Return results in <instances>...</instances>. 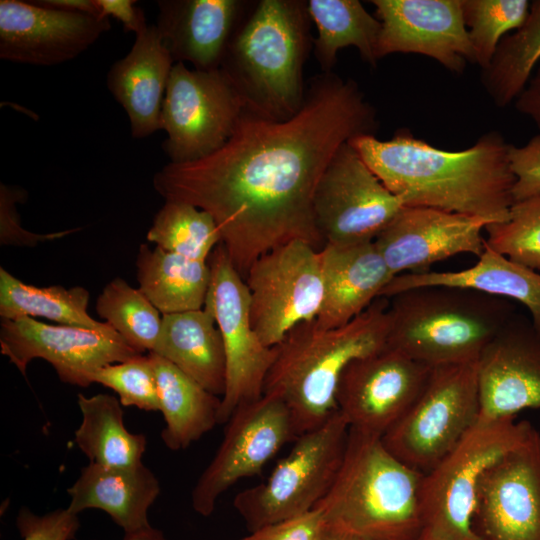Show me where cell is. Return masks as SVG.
Here are the masks:
<instances>
[{
  "mask_svg": "<svg viewBox=\"0 0 540 540\" xmlns=\"http://www.w3.org/2000/svg\"><path fill=\"white\" fill-rule=\"evenodd\" d=\"M377 126L375 108L354 80L322 72L308 81L294 116L274 121L244 111L220 149L169 162L154 174L153 187L165 201L209 213L245 279L258 258L291 241L323 248L313 212L319 180L343 144L375 135Z\"/></svg>",
  "mask_w": 540,
  "mask_h": 540,
  "instance_id": "1",
  "label": "cell"
},
{
  "mask_svg": "<svg viewBox=\"0 0 540 540\" xmlns=\"http://www.w3.org/2000/svg\"><path fill=\"white\" fill-rule=\"evenodd\" d=\"M404 205L425 206L505 222L514 204L509 148L489 131L471 147L446 151L398 130L389 140L364 134L348 142Z\"/></svg>",
  "mask_w": 540,
  "mask_h": 540,
  "instance_id": "2",
  "label": "cell"
},
{
  "mask_svg": "<svg viewBox=\"0 0 540 540\" xmlns=\"http://www.w3.org/2000/svg\"><path fill=\"white\" fill-rule=\"evenodd\" d=\"M389 298H377L344 326L322 328L315 320L294 327L274 346L263 395L288 407L296 436L323 424L336 410L340 377L355 359L386 347Z\"/></svg>",
  "mask_w": 540,
  "mask_h": 540,
  "instance_id": "3",
  "label": "cell"
},
{
  "mask_svg": "<svg viewBox=\"0 0 540 540\" xmlns=\"http://www.w3.org/2000/svg\"><path fill=\"white\" fill-rule=\"evenodd\" d=\"M310 22L303 0H261L248 9L220 66L245 111L283 121L300 110L304 64L314 40Z\"/></svg>",
  "mask_w": 540,
  "mask_h": 540,
  "instance_id": "4",
  "label": "cell"
},
{
  "mask_svg": "<svg viewBox=\"0 0 540 540\" xmlns=\"http://www.w3.org/2000/svg\"><path fill=\"white\" fill-rule=\"evenodd\" d=\"M423 476L392 455L380 437L350 428L336 479L314 508L327 532L353 540H417Z\"/></svg>",
  "mask_w": 540,
  "mask_h": 540,
  "instance_id": "5",
  "label": "cell"
},
{
  "mask_svg": "<svg viewBox=\"0 0 540 540\" xmlns=\"http://www.w3.org/2000/svg\"><path fill=\"white\" fill-rule=\"evenodd\" d=\"M515 314L512 301L480 291L412 288L389 298L386 347L431 367L477 362Z\"/></svg>",
  "mask_w": 540,
  "mask_h": 540,
  "instance_id": "6",
  "label": "cell"
},
{
  "mask_svg": "<svg viewBox=\"0 0 540 540\" xmlns=\"http://www.w3.org/2000/svg\"><path fill=\"white\" fill-rule=\"evenodd\" d=\"M533 426L507 417L479 420L428 473L421 486L417 540H481L472 528L476 492L485 470L523 442Z\"/></svg>",
  "mask_w": 540,
  "mask_h": 540,
  "instance_id": "7",
  "label": "cell"
},
{
  "mask_svg": "<svg viewBox=\"0 0 540 540\" xmlns=\"http://www.w3.org/2000/svg\"><path fill=\"white\" fill-rule=\"evenodd\" d=\"M349 430L336 410L323 424L294 440L266 481L235 496L233 505L250 532L314 509L340 470Z\"/></svg>",
  "mask_w": 540,
  "mask_h": 540,
  "instance_id": "8",
  "label": "cell"
},
{
  "mask_svg": "<svg viewBox=\"0 0 540 540\" xmlns=\"http://www.w3.org/2000/svg\"><path fill=\"white\" fill-rule=\"evenodd\" d=\"M477 362L433 367L414 404L381 438L401 462L426 474L477 423Z\"/></svg>",
  "mask_w": 540,
  "mask_h": 540,
  "instance_id": "9",
  "label": "cell"
},
{
  "mask_svg": "<svg viewBox=\"0 0 540 540\" xmlns=\"http://www.w3.org/2000/svg\"><path fill=\"white\" fill-rule=\"evenodd\" d=\"M245 106L219 68L203 71L175 63L162 105V149L171 163H187L220 149L234 133Z\"/></svg>",
  "mask_w": 540,
  "mask_h": 540,
  "instance_id": "10",
  "label": "cell"
},
{
  "mask_svg": "<svg viewBox=\"0 0 540 540\" xmlns=\"http://www.w3.org/2000/svg\"><path fill=\"white\" fill-rule=\"evenodd\" d=\"M208 263L211 280L204 307L213 314L225 349L226 388L219 412V424H225L238 407L263 396L275 350L255 332L247 284L221 243Z\"/></svg>",
  "mask_w": 540,
  "mask_h": 540,
  "instance_id": "11",
  "label": "cell"
},
{
  "mask_svg": "<svg viewBox=\"0 0 540 540\" xmlns=\"http://www.w3.org/2000/svg\"><path fill=\"white\" fill-rule=\"evenodd\" d=\"M245 282L250 319L262 343L274 347L297 325L315 320L324 285L319 250L294 240L258 258Z\"/></svg>",
  "mask_w": 540,
  "mask_h": 540,
  "instance_id": "12",
  "label": "cell"
},
{
  "mask_svg": "<svg viewBox=\"0 0 540 540\" xmlns=\"http://www.w3.org/2000/svg\"><path fill=\"white\" fill-rule=\"evenodd\" d=\"M403 206L348 142L328 164L313 200L324 244L374 241Z\"/></svg>",
  "mask_w": 540,
  "mask_h": 540,
  "instance_id": "13",
  "label": "cell"
},
{
  "mask_svg": "<svg viewBox=\"0 0 540 540\" xmlns=\"http://www.w3.org/2000/svg\"><path fill=\"white\" fill-rule=\"evenodd\" d=\"M296 438L290 410L278 397L263 395L238 407L226 423L214 458L193 488L195 512L211 515L225 491L239 480L260 473L284 444Z\"/></svg>",
  "mask_w": 540,
  "mask_h": 540,
  "instance_id": "14",
  "label": "cell"
},
{
  "mask_svg": "<svg viewBox=\"0 0 540 540\" xmlns=\"http://www.w3.org/2000/svg\"><path fill=\"white\" fill-rule=\"evenodd\" d=\"M0 348L24 376L32 360L43 359L63 383L79 387L93 384L98 369L142 354L114 329L50 325L31 317L1 319Z\"/></svg>",
  "mask_w": 540,
  "mask_h": 540,
  "instance_id": "15",
  "label": "cell"
},
{
  "mask_svg": "<svg viewBox=\"0 0 540 540\" xmlns=\"http://www.w3.org/2000/svg\"><path fill=\"white\" fill-rule=\"evenodd\" d=\"M433 367L385 347L343 371L337 411L351 429L382 438L424 390Z\"/></svg>",
  "mask_w": 540,
  "mask_h": 540,
  "instance_id": "16",
  "label": "cell"
},
{
  "mask_svg": "<svg viewBox=\"0 0 540 540\" xmlns=\"http://www.w3.org/2000/svg\"><path fill=\"white\" fill-rule=\"evenodd\" d=\"M472 528L481 540H540V432L534 427L483 473Z\"/></svg>",
  "mask_w": 540,
  "mask_h": 540,
  "instance_id": "17",
  "label": "cell"
},
{
  "mask_svg": "<svg viewBox=\"0 0 540 540\" xmlns=\"http://www.w3.org/2000/svg\"><path fill=\"white\" fill-rule=\"evenodd\" d=\"M109 18L42 6L36 1H0V58L36 66L73 60L109 31Z\"/></svg>",
  "mask_w": 540,
  "mask_h": 540,
  "instance_id": "18",
  "label": "cell"
},
{
  "mask_svg": "<svg viewBox=\"0 0 540 540\" xmlns=\"http://www.w3.org/2000/svg\"><path fill=\"white\" fill-rule=\"evenodd\" d=\"M381 23L378 60L393 53H415L462 73L475 53L461 0H372Z\"/></svg>",
  "mask_w": 540,
  "mask_h": 540,
  "instance_id": "19",
  "label": "cell"
},
{
  "mask_svg": "<svg viewBox=\"0 0 540 540\" xmlns=\"http://www.w3.org/2000/svg\"><path fill=\"white\" fill-rule=\"evenodd\" d=\"M487 220L442 209L404 205L374 244L394 276L429 271L431 265L485 248Z\"/></svg>",
  "mask_w": 540,
  "mask_h": 540,
  "instance_id": "20",
  "label": "cell"
},
{
  "mask_svg": "<svg viewBox=\"0 0 540 540\" xmlns=\"http://www.w3.org/2000/svg\"><path fill=\"white\" fill-rule=\"evenodd\" d=\"M479 420L516 417L540 409V333L530 317L515 314L477 360Z\"/></svg>",
  "mask_w": 540,
  "mask_h": 540,
  "instance_id": "21",
  "label": "cell"
},
{
  "mask_svg": "<svg viewBox=\"0 0 540 540\" xmlns=\"http://www.w3.org/2000/svg\"><path fill=\"white\" fill-rule=\"evenodd\" d=\"M243 0H159L156 29L175 63L219 69L229 41L248 11Z\"/></svg>",
  "mask_w": 540,
  "mask_h": 540,
  "instance_id": "22",
  "label": "cell"
},
{
  "mask_svg": "<svg viewBox=\"0 0 540 540\" xmlns=\"http://www.w3.org/2000/svg\"><path fill=\"white\" fill-rule=\"evenodd\" d=\"M173 66L155 25L135 34L130 51L111 65L106 86L125 110L134 138H145L161 129L162 105Z\"/></svg>",
  "mask_w": 540,
  "mask_h": 540,
  "instance_id": "23",
  "label": "cell"
},
{
  "mask_svg": "<svg viewBox=\"0 0 540 540\" xmlns=\"http://www.w3.org/2000/svg\"><path fill=\"white\" fill-rule=\"evenodd\" d=\"M324 285L322 328L344 326L365 311L394 278L374 241L326 243L319 250Z\"/></svg>",
  "mask_w": 540,
  "mask_h": 540,
  "instance_id": "24",
  "label": "cell"
},
{
  "mask_svg": "<svg viewBox=\"0 0 540 540\" xmlns=\"http://www.w3.org/2000/svg\"><path fill=\"white\" fill-rule=\"evenodd\" d=\"M67 493L71 512L100 509L126 533L150 526L148 510L160 493V485L143 463L113 468L89 462Z\"/></svg>",
  "mask_w": 540,
  "mask_h": 540,
  "instance_id": "25",
  "label": "cell"
},
{
  "mask_svg": "<svg viewBox=\"0 0 540 540\" xmlns=\"http://www.w3.org/2000/svg\"><path fill=\"white\" fill-rule=\"evenodd\" d=\"M424 286L467 288L519 302L527 308L533 326L540 333V271L513 261L486 244L473 266L459 271L400 274L385 286L380 297L390 298Z\"/></svg>",
  "mask_w": 540,
  "mask_h": 540,
  "instance_id": "26",
  "label": "cell"
},
{
  "mask_svg": "<svg viewBox=\"0 0 540 540\" xmlns=\"http://www.w3.org/2000/svg\"><path fill=\"white\" fill-rule=\"evenodd\" d=\"M153 353L173 363L210 393L226 388V356L215 318L206 307L162 315Z\"/></svg>",
  "mask_w": 540,
  "mask_h": 540,
  "instance_id": "27",
  "label": "cell"
},
{
  "mask_svg": "<svg viewBox=\"0 0 540 540\" xmlns=\"http://www.w3.org/2000/svg\"><path fill=\"white\" fill-rule=\"evenodd\" d=\"M156 375L165 427L161 439L173 451L183 450L219 424L221 397L204 389L173 363L148 353Z\"/></svg>",
  "mask_w": 540,
  "mask_h": 540,
  "instance_id": "28",
  "label": "cell"
},
{
  "mask_svg": "<svg viewBox=\"0 0 540 540\" xmlns=\"http://www.w3.org/2000/svg\"><path fill=\"white\" fill-rule=\"evenodd\" d=\"M136 268L138 288L162 315L204 307L211 280L208 261L141 244Z\"/></svg>",
  "mask_w": 540,
  "mask_h": 540,
  "instance_id": "29",
  "label": "cell"
},
{
  "mask_svg": "<svg viewBox=\"0 0 540 540\" xmlns=\"http://www.w3.org/2000/svg\"><path fill=\"white\" fill-rule=\"evenodd\" d=\"M77 403L82 420L75 430L74 441L90 463L113 468L142 463L147 439L126 428L119 399L106 393L90 397L79 393Z\"/></svg>",
  "mask_w": 540,
  "mask_h": 540,
  "instance_id": "30",
  "label": "cell"
},
{
  "mask_svg": "<svg viewBox=\"0 0 540 540\" xmlns=\"http://www.w3.org/2000/svg\"><path fill=\"white\" fill-rule=\"evenodd\" d=\"M307 10L316 25L314 54L322 72H332L340 49L353 46L375 67L381 30L378 18L358 0H309Z\"/></svg>",
  "mask_w": 540,
  "mask_h": 540,
  "instance_id": "31",
  "label": "cell"
},
{
  "mask_svg": "<svg viewBox=\"0 0 540 540\" xmlns=\"http://www.w3.org/2000/svg\"><path fill=\"white\" fill-rule=\"evenodd\" d=\"M90 293L82 286L65 288L61 285L37 287L26 284L0 267V317H42L60 325L91 330L113 329L88 313Z\"/></svg>",
  "mask_w": 540,
  "mask_h": 540,
  "instance_id": "32",
  "label": "cell"
},
{
  "mask_svg": "<svg viewBox=\"0 0 540 540\" xmlns=\"http://www.w3.org/2000/svg\"><path fill=\"white\" fill-rule=\"evenodd\" d=\"M540 60V0L530 3L524 24L499 42L481 83L497 107L504 108L523 92Z\"/></svg>",
  "mask_w": 540,
  "mask_h": 540,
  "instance_id": "33",
  "label": "cell"
},
{
  "mask_svg": "<svg viewBox=\"0 0 540 540\" xmlns=\"http://www.w3.org/2000/svg\"><path fill=\"white\" fill-rule=\"evenodd\" d=\"M96 313L140 353L153 352L160 336L162 317L145 294L115 277L96 300Z\"/></svg>",
  "mask_w": 540,
  "mask_h": 540,
  "instance_id": "34",
  "label": "cell"
},
{
  "mask_svg": "<svg viewBox=\"0 0 540 540\" xmlns=\"http://www.w3.org/2000/svg\"><path fill=\"white\" fill-rule=\"evenodd\" d=\"M146 238L163 250L198 261H208L221 243L220 232L211 215L179 201H165Z\"/></svg>",
  "mask_w": 540,
  "mask_h": 540,
  "instance_id": "35",
  "label": "cell"
},
{
  "mask_svg": "<svg viewBox=\"0 0 540 540\" xmlns=\"http://www.w3.org/2000/svg\"><path fill=\"white\" fill-rule=\"evenodd\" d=\"M465 26L475 53V63L486 69L505 34L525 22L527 0H461Z\"/></svg>",
  "mask_w": 540,
  "mask_h": 540,
  "instance_id": "36",
  "label": "cell"
},
{
  "mask_svg": "<svg viewBox=\"0 0 540 540\" xmlns=\"http://www.w3.org/2000/svg\"><path fill=\"white\" fill-rule=\"evenodd\" d=\"M485 230L490 249L540 271V192L514 202L507 221L488 224Z\"/></svg>",
  "mask_w": 540,
  "mask_h": 540,
  "instance_id": "37",
  "label": "cell"
},
{
  "mask_svg": "<svg viewBox=\"0 0 540 540\" xmlns=\"http://www.w3.org/2000/svg\"><path fill=\"white\" fill-rule=\"evenodd\" d=\"M93 383L112 389L125 407L159 411L156 375L149 354H139L122 362L98 369Z\"/></svg>",
  "mask_w": 540,
  "mask_h": 540,
  "instance_id": "38",
  "label": "cell"
},
{
  "mask_svg": "<svg viewBox=\"0 0 540 540\" xmlns=\"http://www.w3.org/2000/svg\"><path fill=\"white\" fill-rule=\"evenodd\" d=\"M27 192L15 186L0 184V244L5 246H36L42 242H49L63 238L79 230L72 228L53 233H34L24 229L20 224V217L16 204L24 202Z\"/></svg>",
  "mask_w": 540,
  "mask_h": 540,
  "instance_id": "39",
  "label": "cell"
},
{
  "mask_svg": "<svg viewBox=\"0 0 540 540\" xmlns=\"http://www.w3.org/2000/svg\"><path fill=\"white\" fill-rule=\"evenodd\" d=\"M79 525L78 514L68 508L37 515L23 507L16 518V526L23 540H72Z\"/></svg>",
  "mask_w": 540,
  "mask_h": 540,
  "instance_id": "40",
  "label": "cell"
},
{
  "mask_svg": "<svg viewBox=\"0 0 540 540\" xmlns=\"http://www.w3.org/2000/svg\"><path fill=\"white\" fill-rule=\"evenodd\" d=\"M509 159L516 177L513 187L514 201L526 199L540 192V134L526 145L510 144Z\"/></svg>",
  "mask_w": 540,
  "mask_h": 540,
  "instance_id": "41",
  "label": "cell"
},
{
  "mask_svg": "<svg viewBox=\"0 0 540 540\" xmlns=\"http://www.w3.org/2000/svg\"><path fill=\"white\" fill-rule=\"evenodd\" d=\"M326 526L321 512L311 511L257 530L241 540H322Z\"/></svg>",
  "mask_w": 540,
  "mask_h": 540,
  "instance_id": "42",
  "label": "cell"
},
{
  "mask_svg": "<svg viewBox=\"0 0 540 540\" xmlns=\"http://www.w3.org/2000/svg\"><path fill=\"white\" fill-rule=\"evenodd\" d=\"M102 18L113 17L118 20L125 32L137 34L148 24L143 10L134 0H95Z\"/></svg>",
  "mask_w": 540,
  "mask_h": 540,
  "instance_id": "43",
  "label": "cell"
},
{
  "mask_svg": "<svg viewBox=\"0 0 540 540\" xmlns=\"http://www.w3.org/2000/svg\"><path fill=\"white\" fill-rule=\"evenodd\" d=\"M515 108L534 122L540 134V65L517 97Z\"/></svg>",
  "mask_w": 540,
  "mask_h": 540,
  "instance_id": "44",
  "label": "cell"
},
{
  "mask_svg": "<svg viewBox=\"0 0 540 540\" xmlns=\"http://www.w3.org/2000/svg\"><path fill=\"white\" fill-rule=\"evenodd\" d=\"M38 4L73 13L88 14L100 17L95 0H37Z\"/></svg>",
  "mask_w": 540,
  "mask_h": 540,
  "instance_id": "45",
  "label": "cell"
},
{
  "mask_svg": "<svg viewBox=\"0 0 540 540\" xmlns=\"http://www.w3.org/2000/svg\"><path fill=\"white\" fill-rule=\"evenodd\" d=\"M123 540H168L159 529L151 525L133 532L124 533Z\"/></svg>",
  "mask_w": 540,
  "mask_h": 540,
  "instance_id": "46",
  "label": "cell"
},
{
  "mask_svg": "<svg viewBox=\"0 0 540 540\" xmlns=\"http://www.w3.org/2000/svg\"><path fill=\"white\" fill-rule=\"evenodd\" d=\"M322 540H353V539L326 531Z\"/></svg>",
  "mask_w": 540,
  "mask_h": 540,
  "instance_id": "47",
  "label": "cell"
}]
</instances>
